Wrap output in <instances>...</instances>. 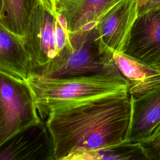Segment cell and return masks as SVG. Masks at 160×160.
<instances>
[{
	"instance_id": "cell-4",
	"label": "cell",
	"mask_w": 160,
	"mask_h": 160,
	"mask_svg": "<svg viewBox=\"0 0 160 160\" xmlns=\"http://www.w3.org/2000/svg\"><path fill=\"white\" fill-rule=\"evenodd\" d=\"M68 32L56 13L44 8L39 0H33L23 37L31 71L48 63L59 53L68 41Z\"/></svg>"
},
{
	"instance_id": "cell-15",
	"label": "cell",
	"mask_w": 160,
	"mask_h": 160,
	"mask_svg": "<svg viewBox=\"0 0 160 160\" xmlns=\"http://www.w3.org/2000/svg\"><path fill=\"white\" fill-rule=\"evenodd\" d=\"M159 6H160V0H138V15Z\"/></svg>"
},
{
	"instance_id": "cell-14",
	"label": "cell",
	"mask_w": 160,
	"mask_h": 160,
	"mask_svg": "<svg viewBox=\"0 0 160 160\" xmlns=\"http://www.w3.org/2000/svg\"><path fill=\"white\" fill-rule=\"evenodd\" d=\"M10 131L9 124L0 102V147L9 138Z\"/></svg>"
},
{
	"instance_id": "cell-1",
	"label": "cell",
	"mask_w": 160,
	"mask_h": 160,
	"mask_svg": "<svg viewBox=\"0 0 160 160\" xmlns=\"http://www.w3.org/2000/svg\"><path fill=\"white\" fill-rule=\"evenodd\" d=\"M131 116L128 91L106 94L52 109L46 125L54 160H85L89 153L128 142Z\"/></svg>"
},
{
	"instance_id": "cell-20",
	"label": "cell",
	"mask_w": 160,
	"mask_h": 160,
	"mask_svg": "<svg viewBox=\"0 0 160 160\" xmlns=\"http://www.w3.org/2000/svg\"><path fill=\"white\" fill-rule=\"evenodd\" d=\"M1 0H0V11H1Z\"/></svg>"
},
{
	"instance_id": "cell-5",
	"label": "cell",
	"mask_w": 160,
	"mask_h": 160,
	"mask_svg": "<svg viewBox=\"0 0 160 160\" xmlns=\"http://www.w3.org/2000/svg\"><path fill=\"white\" fill-rule=\"evenodd\" d=\"M138 14V0H119L102 15L95 26L101 53L123 52Z\"/></svg>"
},
{
	"instance_id": "cell-18",
	"label": "cell",
	"mask_w": 160,
	"mask_h": 160,
	"mask_svg": "<svg viewBox=\"0 0 160 160\" xmlns=\"http://www.w3.org/2000/svg\"><path fill=\"white\" fill-rule=\"evenodd\" d=\"M42 5L48 9L49 11L56 13V0H39Z\"/></svg>"
},
{
	"instance_id": "cell-2",
	"label": "cell",
	"mask_w": 160,
	"mask_h": 160,
	"mask_svg": "<svg viewBox=\"0 0 160 160\" xmlns=\"http://www.w3.org/2000/svg\"><path fill=\"white\" fill-rule=\"evenodd\" d=\"M26 82L33 94L39 114L46 118L64 104L121 91H128V82L112 63L104 71L65 78L31 74Z\"/></svg>"
},
{
	"instance_id": "cell-9",
	"label": "cell",
	"mask_w": 160,
	"mask_h": 160,
	"mask_svg": "<svg viewBox=\"0 0 160 160\" xmlns=\"http://www.w3.org/2000/svg\"><path fill=\"white\" fill-rule=\"evenodd\" d=\"M131 97L128 142H140L147 139L160 124V83L141 95Z\"/></svg>"
},
{
	"instance_id": "cell-13",
	"label": "cell",
	"mask_w": 160,
	"mask_h": 160,
	"mask_svg": "<svg viewBox=\"0 0 160 160\" xmlns=\"http://www.w3.org/2000/svg\"><path fill=\"white\" fill-rule=\"evenodd\" d=\"M33 0H1L0 20L11 31L23 38Z\"/></svg>"
},
{
	"instance_id": "cell-16",
	"label": "cell",
	"mask_w": 160,
	"mask_h": 160,
	"mask_svg": "<svg viewBox=\"0 0 160 160\" xmlns=\"http://www.w3.org/2000/svg\"><path fill=\"white\" fill-rule=\"evenodd\" d=\"M142 147L146 151L148 159L160 160V142L154 145Z\"/></svg>"
},
{
	"instance_id": "cell-8",
	"label": "cell",
	"mask_w": 160,
	"mask_h": 160,
	"mask_svg": "<svg viewBox=\"0 0 160 160\" xmlns=\"http://www.w3.org/2000/svg\"><path fill=\"white\" fill-rule=\"evenodd\" d=\"M122 53L150 66L160 62V6L138 15Z\"/></svg>"
},
{
	"instance_id": "cell-10",
	"label": "cell",
	"mask_w": 160,
	"mask_h": 160,
	"mask_svg": "<svg viewBox=\"0 0 160 160\" xmlns=\"http://www.w3.org/2000/svg\"><path fill=\"white\" fill-rule=\"evenodd\" d=\"M119 0H56V11L68 32L95 28L102 15Z\"/></svg>"
},
{
	"instance_id": "cell-3",
	"label": "cell",
	"mask_w": 160,
	"mask_h": 160,
	"mask_svg": "<svg viewBox=\"0 0 160 160\" xmlns=\"http://www.w3.org/2000/svg\"><path fill=\"white\" fill-rule=\"evenodd\" d=\"M112 63V55L100 51L94 28L69 32L68 41L59 53L48 63L32 69L30 75L65 78L91 74L104 71Z\"/></svg>"
},
{
	"instance_id": "cell-11",
	"label": "cell",
	"mask_w": 160,
	"mask_h": 160,
	"mask_svg": "<svg viewBox=\"0 0 160 160\" xmlns=\"http://www.w3.org/2000/svg\"><path fill=\"white\" fill-rule=\"evenodd\" d=\"M0 72L26 81L31 59L22 37L8 29L0 20Z\"/></svg>"
},
{
	"instance_id": "cell-17",
	"label": "cell",
	"mask_w": 160,
	"mask_h": 160,
	"mask_svg": "<svg viewBox=\"0 0 160 160\" xmlns=\"http://www.w3.org/2000/svg\"><path fill=\"white\" fill-rule=\"evenodd\" d=\"M158 142H160V124L147 139L141 141L139 143L142 146H148L156 144Z\"/></svg>"
},
{
	"instance_id": "cell-7",
	"label": "cell",
	"mask_w": 160,
	"mask_h": 160,
	"mask_svg": "<svg viewBox=\"0 0 160 160\" xmlns=\"http://www.w3.org/2000/svg\"><path fill=\"white\" fill-rule=\"evenodd\" d=\"M0 160H54V144L41 119L11 136L0 147Z\"/></svg>"
},
{
	"instance_id": "cell-19",
	"label": "cell",
	"mask_w": 160,
	"mask_h": 160,
	"mask_svg": "<svg viewBox=\"0 0 160 160\" xmlns=\"http://www.w3.org/2000/svg\"><path fill=\"white\" fill-rule=\"evenodd\" d=\"M152 67H154V68H156L157 69H158V70L160 71V62H159L156 63V64L153 65Z\"/></svg>"
},
{
	"instance_id": "cell-12",
	"label": "cell",
	"mask_w": 160,
	"mask_h": 160,
	"mask_svg": "<svg viewBox=\"0 0 160 160\" xmlns=\"http://www.w3.org/2000/svg\"><path fill=\"white\" fill-rule=\"evenodd\" d=\"M115 65L128 82V93L132 97L141 95L160 83V71L144 64L122 52H114Z\"/></svg>"
},
{
	"instance_id": "cell-6",
	"label": "cell",
	"mask_w": 160,
	"mask_h": 160,
	"mask_svg": "<svg viewBox=\"0 0 160 160\" xmlns=\"http://www.w3.org/2000/svg\"><path fill=\"white\" fill-rule=\"evenodd\" d=\"M0 102L9 124L10 137L42 119L27 82L1 72Z\"/></svg>"
}]
</instances>
